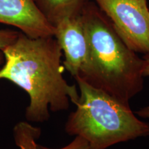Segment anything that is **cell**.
<instances>
[{
    "label": "cell",
    "instance_id": "6da1fadb",
    "mask_svg": "<svg viewBox=\"0 0 149 149\" xmlns=\"http://www.w3.org/2000/svg\"><path fill=\"white\" fill-rule=\"evenodd\" d=\"M4 63L0 79H6L23 89L30 97L25 116L29 122H44L49 110L66 111L70 102L79 98L74 85L63 77L62 51L53 37L32 38L19 33L12 44L2 51Z\"/></svg>",
    "mask_w": 149,
    "mask_h": 149
},
{
    "label": "cell",
    "instance_id": "7a4b0ae2",
    "mask_svg": "<svg viewBox=\"0 0 149 149\" xmlns=\"http://www.w3.org/2000/svg\"><path fill=\"white\" fill-rule=\"evenodd\" d=\"M88 47L86 61L75 77L126 105L144 87V59L124 44L116 31L96 15L83 17Z\"/></svg>",
    "mask_w": 149,
    "mask_h": 149
},
{
    "label": "cell",
    "instance_id": "3957f363",
    "mask_svg": "<svg viewBox=\"0 0 149 149\" xmlns=\"http://www.w3.org/2000/svg\"><path fill=\"white\" fill-rule=\"evenodd\" d=\"M80 95L65 125L69 135L80 136L90 149H107L115 144L149 135V125L126 105L107 93L74 78Z\"/></svg>",
    "mask_w": 149,
    "mask_h": 149
},
{
    "label": "cell",
    "instance_id": "277c9868",
    "mask_svg": "<svg viewBox=\"0 0 149 149\" xmlns=\"http://www.w3.org/2000/svg\"><path fill=\"white\" fill-rule=\"evenodd\" d=\"M113 22L124 44L134 52L149 54V11L134 0H96Z\"/></svg>",
    "mask_w": 149,
    "mask_h": 149
},
{
    "label": "cell",
    "instance_id": "5b68a950",
    "mask_svg": "<svg viewBox=\"0 0 149 149\" xmlns=\"http://www.w3.org/2000/svg\"><path fill=\"white\" fill-rule=\"evenodd\" d=\"M52 24L55 27L54 36L65 56L64 66L76 77L88 55L83 17L65 13L57 17Z\"/></svg>",
    "mask_w": 149,
    "mask_h": 149
},
{
    "label": "cell",
    "instance_id": "8992f818",
    "mask_svg": "<svg viewBox=\"0 0 149 149\" xmlns=\"http://www.w3.org/2000/svg\"><path fill=\"white\" fill-rule=\"evenodd\" d=\"M0 23L13 26L32 38L55 35L53 24L33 0H0Z\"/></svg>",
    "mask_w": 149,
    "mask_h": 149
},
{
    "label": "cell",
    "instance_id": "52a82bcc",
    "mask_svg": "<svg viewBox=\"0 0 149 149\" xmlns=\"http://www.w3.org/2000/svg\"><path fill=\"white\" fill-rule=\"evenodd\" d=\"M19 33L9 30H0V51L12 44L17 37Z\"/></svg>",
    "mask_w": 149,
    "mask_h": 149
},
{
    "label": "cell",
    "instance_id": "ba28073f",
    "mask_svg": "<svg viewBox=\"0 0 149 149\" xmlns=\"http://www.w3.org/2000/svg\"><path fill=\"white\" fill-rule=\"evenodd\" d=\"M37 149H54L50 148L47 147L41 146V145H37ZM57 149H90L88 141L86 140L85 139L82 138L80 136H76L73 141H72L67 146L62 147L61 148Z\"/></svg>",
    "mask_w": 149,
    "mask_h": 149
},
{
    "label": "cell",
    "instance_id": "9c48e42d",
    "mask_svg": "<svg viewBox=\"0 0 149 149\" xmlns=\"http://www.w3.org/2000/svg\"><path fill=\"white\" fill-rule=\"evenodd\" d=\"M76 0H46L47 3L54 9H64L73 4Z\"/></svg>",
    "mask_w": 149,
    "mask_h": 149
},
{
    "label": "cell",
    "instance_id": "30bf717a",
    "mask_svg": "<svg viewBox=\"0 0 149 149\" xmlns=\"http://www.w3.org/2000/svg\"><path fill=\"white\" fill-rule=\"evenodd\" d=\"M144 67H143V76H149V54H146L144 57Z\"/></svg>",
    "mask_w": 149,
    "mask_h": 149
},
{
    "label": "cell",
    "instance_id": "8fae6325",
    "mask_svg": "<svg viewBox=\"0 0 149 149\" xmlns=\"http://www.w3.org/2000/svg\"><path fill=\"white\" fill-rule=\"evenodd\" d=\"M37 144L34 141H28L19 147V149H37Z\"/></svg>",
    "mask_w": 149,
    "mask_h": 149
},
{
    "label": "cell",
    "instance_id": "7c38bea8",
    "mask_svg": "<svg viewBox=\"0 0 149 149\" xmlns=\"http://www.w3.org/2000/svg\"><path fill=\"white\" fill-rule=\"evenodd\" d=\"M134 1H135L137 3H138L140 5L141 7H143L144 8L148 10V7H147V3H146L147 0H134Z\"/></svg>",
    "mask_w": 149,
    "mask_h": 149
},
{
    "label": "cell",
    "instance_id": "4fadbf2b",
    "mask_svg": "<svg viewBox=\"0 0 149 149\" xmlns=\"http://www.w3.org/2000/svg\"><path fill=\"white\" fill-rule=\"evenodd\" d=\"M3 63H4V57H3L2 52L0 51V69L2 67Z\"/></svg>",
    "mask_w": 149,
    "mask_h": 149
},
{
    "label": "cell",
    "instance_id": "5bb4252c",
    "mask_svg": "<svg viewBox=\"0 0 149 149\" xmlns=\"http://www.w3.org/2000/svg\"><path fill=\"white\" fill-rule=\"evenodd\" d=\"M147 115H148V117L149 118V110H148V113H147Z\"/></svg>",
    "mask_w": 149,
    "mask_h": 149
}]
</instances>
